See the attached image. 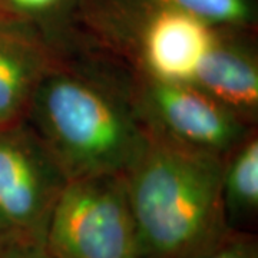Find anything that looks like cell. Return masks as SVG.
<instances>
[{"instance_id":"6da1fadb","label":"cell","mask_w":258,"mask_h":258,"mask_svg":"<svg viewBox=\"0 0 258 258\" xmlns=\"http://www.w3.org/2000/svg\"><path fill=\"white\" fill-rule=\"evenodd\" d=\"M26 122L68 179L123 175L147 145L148 131L123 79L57 57L37 85Z\"/></svg>"},{"instance_id":"7a4b0ae2","label":"cell","mask_w":258,"mask_h":258,"mask_svg":"<svg viewBox=\"0 0 258 258\" xmlns=\"http://www.w3.org/2000/svg\"><path fill=\"white\" fill-rule=\"evenodd\" d=\"M224 165V158L148 132L142 154L125 174L142 257H197L230 234L221 197Z\"/></svg>"},{"instance_id":"3957f363","label":"cell","mask_w":258,"mask_h":258,"mask_svg":"<svg viewBox=\"0 0 258 258\" xmlns=\"http://www.w3.org/2000/svg\"><path fill=\"white\" fill-rule=\"evenodd\" d=\"M45 248L53 258H144L125 176L68 181L49 222Z\"/></svg>"},{"instance_id":"277c9868","label":"cell","mask_w":258,"mask_h":258,"mask_svg":"<svg viewBox=\"0 0 258 258\" xmlns=\"http://www.w3.org/2000/svg\"><path fill=\"white\" fill-rule=\"evenodd\" d=\"M131 92L149 134L195 152L227 159L257 128L188 82L159 81L132 71Z\"/></svg>"},{"instance_id":"5b68a950","label":"cell","mask_w":258,"mask_h":258,"mask_svg":"<svg viewBox=\"0 0 258 258\" xmlns=\"http://www.w3.org/2000/svg\"><path fill=\"white\" fill-rule=\"evenodd\" d=\"M106 35L129 57L134 72L159 81L189 82L218 29L174 10L112 8Z\"/></svg>"},{"instance_id":"8992f818","label":"cell","mask_w":258,"mask_h":258,"mask_svg":"<svg viewBox=\"0 0 258 258\" xmlns=\"http://www.w3.org/2000/svg\"><path fill=\"white\" fill-rule=\"evenodd\" d=\"M68 176L26 119L0 129V218L22 240L45 245Z\"/></svg>"},{"instance_id":"52a82bcc","label":"cell","mask_w":258,"mask_h":258,"mask_svg":"<svg viewBox=\"0 0 258 258\" xmlns=\"http://www.w3.org/2000/svg\"><path fill=\"white\" fill-rule=\"evenodd\" d=\"M251 29L220 28L217 37L188 83L224 108L257 126L258 52Z\"/></svg>"},{"instance_id":"ba28073f","label":"cell","mask_w":258,"mask_h":258,"mask_svg":"<svg viewBox=\"0 0 258 258\" xmlns=\"http://www.w3.org/2000/svg\"><path fill=\"white\" fill-rule=\"evenodd\" d=\"M56 59L39 39L0 23V129L26 119L37 85Z\"/></svg>"},{"instance_id":"9c48e42d","label":"cell","mask_w":258,"mask_h":258,"mask_svg":"<svg viewBox=\"0 0 258 258\" xmlns=\"http://www.w3.org/2000/svg\"><path fill=\"white\" fill-rule=\"evenodd\" d=\"M222 205L232 230L248 231L258 215L257 128L225 159L221 181Z\"/></svg>"},{"instance_id":"30bf717a","label":"cell","mask_w":258,"mask_h":258,"mask_svg":"<svg viewBox=\"0 0 258 258\" xmlns=\"http://www.w3.org/2000/svg\"><path fill=\"white\" fill-rule=\"evenodd\" d=\"M126 10H174L217 28L252 29L257 20L254 0H111Z\"/></svg>"},{"instance_id":"8fae6325","label":"cell","mask_w":258,"mask_h":258,"mask_svg":"<svg viewBox=\"0 0 258 258\" xmlns=\"http://www.w3.org/2000/svg\"><path fill=\"white\" fill-rule=\"evenodd\" d=\"M79 0H0V23L35 36L57 56V35Z\"/></svg>"},{"instance_id":"7c38bea8","label":"cell","mask_w":258,"mask_h":258,"mask_svg":"<svg viewBox=\"0 0 258 258\" xmlns=\"http://www.w3.org/2000/svg\"><path fill=\"white\" fill-rule=\"evenodd\" d=\"M192 258H258V240L251 231L232 230L217 245Z\"/></svg>"},{"instance_id":"4fadbf2b","label":"cell","mask_w":258,"mask_h":258,"mask_svg":"<svg viewBox=\"0 0 258 258\" xmlns=\"http://www.w3.org/2000/svg\"><path fill=\"white\" fill-rule=\"evenodd\" d=\"M2 258H53L45 245L30 242V241H19Z\"/></svg>"},{"instance_id":"5bb4252c","label":"cell","mask_w":258,"mask_h":258,"mask_svg":"<svg viewBox=\"0 0 258 258\" xmlns=\"http://www.w3.org/2000/svg\"><path fill=\"white\" fill-rule=\"evenodd\" d=\"M19 241L25 240H22L18 234L0 218V258L3 257L15 244H18Z\"/></svg>"}]
</instances>
